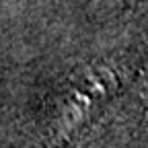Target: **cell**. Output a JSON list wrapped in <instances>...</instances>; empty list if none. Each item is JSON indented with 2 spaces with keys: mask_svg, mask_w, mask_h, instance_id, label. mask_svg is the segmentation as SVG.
Segmentation results:
<instances>
[{
  "mask_svg": "<svg viewBox=\"0 0 148 148\" xmlns=\"http://www.w3.org/2000/svg\"><path fill=\"white\" fill-rule=\"evenodd\" d=\"M101 41L74 51V60L60 64L41 95L25 107L16 148H86L103 130V119L123 92L144 72V31L130 43Z\"/></svg>",
  "mask_w": 148,
  "mask_h": 148,
  "instance_id": "cell-1",
  "label": "cell"
}]
</instances>
